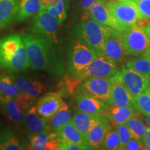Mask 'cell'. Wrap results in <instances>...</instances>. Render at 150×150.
<instances>
[{"label": "cell", "mask_w": 150, "mask_h": 150, "mask_svg": "<svg viewBox=\"0 0 150 150\" xmlns=\"http://www.w3.org/2000/svg\"><path fill=\"white\" fill-rule=\"evenodd\" d=\"M30 67L50 73L61 74L65 72V63L59 45L38 33H22Z\"/></svg>", "instance_id": "6da1fadb"}, {"label": "cell", "mask_w": 150, "mask_h": 150, "mask_svg": "<svg viewBox=\"0 0 150 150\" xmlns=\"http://www.w3.org/2000/svg\"><path fill=\"white\" fill-rule=\"evenodd\" d=\"M30 67L25 45L21 35L9 34L0 39V68L18 73Z\"/></svg>", "instance_id": "7a4b0ae2"}, {"label": "cell", "mask_w": 150, "mask_h": 150, "mask_svg": "<svg viewBox=\"0 0 150 150\" xmlns=\"http://www.w3.org/2000/svg\"><path fill=\"white\" fill-rule=\"evenodd\" d=\"M114 29L88 18L73 25L70 33L76 40L95 52L97 56H105L104 44L107 35Z\"/></svg>", "instance_id": "3957f363"}, {"label": "cell", "mask_w": 150, "mask_h": 150, "mask_svg": "<svg viewBox=\"0 0 150 150\" xmlns=\"http://www.w3.org/2000/svg\"><path fill=\"white\" fill-rule=\"evenodd\" d=\"M97 56L91 49L80 41H73L67 51V67L69 77L76 79L80 73Z\"/></svg>", "instance_id": "277c9868"}, {"label": "cell", "mask_w": 150, "mask_h": 150, "mask_svg": "<svg viewBox=\"0 0 150 150\" xmlns=\"http://www.w3.org/2000/svg\"><path fill=\"white\" fill-rule=\"evenodd\" d=\"M35 99L24 93L18 97L0 95V106L11 121L24 126V116Z\"/></svg>", "instance_id": "5b68a950"}, {"label": "cell", "mask_w": 150, "mask_h": 150, "mask_svg": "<svg viewBox=\"0 0 150 150\" xmlns=\"http://www.w3.org/2000/svg\"><path fill=\"white\" fill-rule=\"evenodd\" d=\"M122 33L123 45L127 55L139 56L150 51V39L145 30L134 25Z\"/></svg>", "instance_id": "8992f818"}, {"label": "cell", "mask_w": 150, "mask_h": 150, "mask_svg": "<svg viewBox=\"0 0 150 150\" xmlns=\"http://www.w3.org/2000/svg\"><path fill=\"white\" fill-rule=\"evenodd\" d=\"M111 12L124 31L138 25L141 19L138 4L134 0L108 1Z\"/></svg>", "instance_id": "52a82bcc"}, {"label": "cell", "mask_w": 150, "mask_h": 150, "mask_svg": "<svg viewBox=\"0 0 150 150\" xmlns=\"http://www.w3.org/2000/svg\"><path fill=\"white\" fill-rule=\"evenodd\" d=\"M120 72L118 64L108 56H97L76 79L79 83L90 76L111 78Z\"/></svg>", "instance_id": "ba28073f"}, {"label": "cell", "mask_w": 150, "mask_h": 150, "mask_svg": "<svg viewBox=\"0 0 150 150\" xmlns=\"http://www.w3.org/2000/svg\"><path fill=\"white\" fill-rule=\"evenodd\" d=\"M59 25V22L54 16L45 9H41L33 17L31 29L33 33L45 35L54 43L59 45L60 42L58 35Z\"/></svg>", "instance_id": "9c48e42d"}, {"label": "cell", "mask_w": 150, "mask_h": 150, "mask_svg": "<svg viewBox=\"0 0 150 150\" xmlns=\"http://www.w3.org/2000/svg\"><path fill=\"white\" fill-rule=\"evenodd\" d=\"M79 88L92 96L110 104L111 100V82L110 78L90 76L82 81Z\"/></svg>", "instance_id": "30bf717a"}, {"label": "cell", "mask_w": 150, "mask_h": 150, "mask_svg": "<svg viewBox=\"0 0 150 150\" xmlns=\"http://www.w3.org/2000/svg\"><path fill=\"white\" fill-rule=\"evenodd\" d=\"M120 72L124 85L134 99L147 90L149 86L147 76L125 67H122Z\"/></svg>", "instance_id": "8fae6325"}, {"label": "cell", "mask_w": 150, "mask_h": 150, "mask_svg": "<svg viewBox=\"0 0 150 150\" xmlns=\"http://www.w3.org/2000/svg\"><path fill=\"white\" fill-rule=\"evenodd\" d=\"M107 0H99L90 9L89 18L123 32L124 29L112 15Z\"/></svg>", "instance_id": "7c38bea8"}, {"label": "cell", "mask_w": 150, "mask_h": 150, "mask_svg": "<svg viewBox=\"0 0 150 150\" xmlns=\"http://www.w3.org/2000/svg\"><path fill=\"white\" fill-rule=\"evenodd\" d=\"M75 101L79 110L92 115H102L110 106L106 102L81 89L76 94Z\"/></svg>", "instance_id": "4fadbf2b"}, {"label": "cell", "mask_w": 150, "mask_h": 150, "mask_svg": "<svg viewBox=\"0 0 150 150\" xmlns=\"http://www.w3.org/2000/svg\"><path fill=\"white\" fill-rule=\"evenodd\" d=\"M110 82L111 100L110 105L120 107H134V98L124 85L120 71L110 78Z\"/></svg>", "instance_id": "5bb4252c"}, {"label": "cell", "mask_w": 150, "mask_h": 150, "mask_svg": "<svg viewBox=\"0 0 150 150\" xmlns=\"http://www.w3.org/2000/svg\"><path fill=\"white\" fill-rule=\"evenodd\" d=\"M104 55L109 56L117 64L122 63L127 56L123 45L122 33L113 29L106 36L104 44Z\"/></svg>", "instance_id": "9a60e30c"}, {"label": "cell", "mask_w": 150, "mask_h": 150, "mask_svg": "<svg viewBox=\"0 0 150 150\" xmlns=\"http://www.w3.org/2000/svg\"><path fill=\"white\" fill-rule=\"evenodd\" d=\"M12 76L22 93L34 99L48 90V86L44 82L33 76L20 74H13Z\"/></svg>", "instance_id": "2e32d148"}, {"label": "cell", "mask_w": 150, "mask_h": 150, "mask_svg": "<svg viewBox=\"0 0 150 150\" xmlns=\"http://www.w3.org/2000/svg\"><path fill=\"white\" fill-rule=\"evenodd\" d=\"M110 123L104 115H97L86 136V144L91 145L96 149H101L105 135Z\"/></svg>", "instance_id": "e0dca14e"}, {"label": "cell", "mask_w": 150, "mask_h": 150, "mask_svg": "<svg viewBox=\"0 0 150 150\" xmlns=\"http://www.w3.org/2000/svg\"><path fill=\"white\" fill-rule=\"evenodd\" d=\"M63 102L61 94L54 92L47 93L38 101L37 110L41 116L49 120L59 110Z\"/></svg>", "instance_id": "ac0fdd59"}, {"label": "cell", "mask_w": 150, "mask_h": 150, "mask_svg": "<svg viewBox=\"0 0 150 150\" xmlns=\"http://www.w3.org/2000/svg\"><path fill=\"white\" fill-rule=\"evenodd\" d=\"M24 126L31 135L51 131L47 119L38 113L35 106H31L24 116Z\"/></svg>", "instance_id": "d6986e66"}, {"label": "cell", "mask_w": 150, "mask_h": 150, "mask_svg": "<svg viewBox=\"0 0 150 150\" xmlns=\"http://www.w3.org/2000/svg\"><path fill=\"white\" fill-rule=\"evenodd\" d=\"M29 147L33 150H59V136L52 130L33 134Z\"/></svg>", "instance_id": "ffe728a7"}, {"label": "cell", "mask_w": 150, "mask_h": 150, "mask_svg": "<svg viewBox=\"0 0 150 150\" xmlns=\"http://www.w3.org/2000/svg\"><path fill=\"white\" fill-rule=\"evenodd\" d=\"M138 113L134 107H120L115 105H110L104 115L108 119L112 126L121 124H127L131 118Z\"/></svg>", "instance_id": "44dd1931"}, {"label": "cell", "mask_w": 150, "mask_h": 150, "mask_svg": "<svg viewBox=\"0 0 150 150\" xmlns=\"http://www.w3.org/2000/svg\"><path fill=\"white\" fill-rule=\"evenodd\" d=\"M20 0H0V29L8 27L16 18Z\"/></svg>", "instance_id": "7402d4cb"}, {"label": "cell", "mask_w": 150, "mask_h": 150, "mask_svg": "<svg viewBox=\"0 0 150 150\" xmlns=\"http://www.w3.org/2000/svg\"><path fill=\"white\" fill-rule=\"evenodd\" d=\"M54 131L60 138L66 140V141L74 142V143L77 144L79 145L82 146V147L86 144L83 135L75 127V125L72 122V121L69 122L59 128L56 129Z\"/></svg>", "instance_id": "603a6c76"}, {"label": "cell", "mask_w": 150, "mask_h": 150, "mask_svg": "<svg viewBox=\"0 0 150 150\" xmlns=\"http://www.w3.org/2000/svg\"><path fill=\"white\" fill-rule=\"evenodd\" d=\"M42 9L40 0H20L15 20L22 22L35 16Z\"/></svg>", "instance_id": "cb8c5ba5"}, {"label": "cell", "mask_w": 150, "mask_h": 150, "mask_svg": "<svg viewBox=\"0 0 150 150\" xmlns=\"http://www.w3.org/2000/svg\"><path fill=\"white\" fill-rule=\"evenodd\" d=\"M142 116L143 115L141 114L137 113L127 122V125L130 130L131 137L145 146V136L147 127Z\"/></svg>", "instance_id": "d4e9b609"}, {"label": "cell", "mask_w": 150, "mask_h": 150, "mask_svg": "<svg viewBox=\"0 0 150 150\" xmlns=\"http://www.w3.org/2000/svg\"><path fill=\"white\" fill-rule=\"evenodd\" d=\"M72 120V105L70 102H65L63 100V104L59 110L51 118L48 120L50 127L52 131H55L65 125Z\"/></svg>", "instance_id": "484cf974"}, {"label": "cell", "mask_w": 150, "mask_h": 150, "mask_svg": "<svg viewBox=\"0 0 150 150\" xmlns=\"http://www.w3.org/2000/svg\"><path fill=\"white\" fill-rule=\"evenodd\" d=\"M97 117V115H92L77 110V111L75 112L74 116L72 117L71 121L83 135L86 142L88 133Z\"/></svg>", "instance_id": "4316f807"}, {"label": "cell", "mask_w": 150, "mask_h": 150, "mask_svg": "<svg viewBox=\"0 0 150 150\" xmlns=\"http://www.w3.org/2000/svg\"><path fill=\"white\" fill-rule=\"evenodd\" d=\"M124 67L136 70L149 77L150 75V51L136 58H131L127 60Z\"/></svg>", "instance_id": "83f0119b"}, {"label": "cell", "mask_w": 150, "mask_h": 150, "mask_svg": "<svg viewBox=\"0 0 150 150\" xmlns=\"http://www.w3.org/2000/svg\"><path fill=\"white\" fill-rule=\"evenodd\" d=\"M24 147L23 142L10 129L0 131V150H20Z\"/></svg>", "instance_id": "f1b7e54d"}, {"label": "cell", "mask_w": 150, "mask_h": 150, "mask_svg": "<svg viewBox=\"0 0 150 150\" xmlns=\"http://www.w3.org/2000/svg\"><path fill=\"white\" fill-rule=\"evenodd\" d=\"M22 92L15 81L12 75L4 74L0 76V95L18 97Z\"/></svg>", "instance_id": "f546056e"}, {"label": "cell", "mask_w": 150, "mask_h": 150, "mask_svg": "<svg viewBox=\"0 0 150 150\" xmlns=\"http://www.w3.org/2000/svg\"><path fill=\"white\" fill-rule=\"evenodd\" d=\"M101 149H121L120 139V137L118 136L117 131L115 130V129L113 128L112 125H110L109 127V128L107 130V132L105 135Z\"/></svg>", "instance_id": "4dcf8cb0"}, {"label": "cell", "mask_w": 150, "mask_h": 150, "mask_svg": "<svg viewBox=\"0 0 150 150\" xmlns=\"http://www.w3.org/2000/svg\"><path fill=\"white\" fill-rule=\"evenodd\" d=\"M134 106L138 113L147 116L150 113V93L146 90L134 99Z\"/></svg>", "instance_id": "1f68e13d"}, {"label": "cell", "mask_w": 150, "mask_h": 150, "mask_svg": "<svg viewBox=\"0 0 150 150\" xmlns=\"http://www.w3.org/2000/svg\"><path fill=\"white\" fill-rule=\"evenodd\" d=\"M69 1L67 0H59L54 6L45 9L54 16L59 24H61L67 18V11L68 10Z\"/></svg>", "instance_id": "d6a6232c"}, {"label": "cell", "mask_w": 150, "mask_h": 150, "mask_svg": "<svg viewBox=\"0 0 150 150\" xmlns=\"http://www.w3.org/2000/svg\"><path fill=\"white\" fill-rule=\"evenodd\" d=\"M99 0H79L76 6L75 16L80 21H83L89 18V12L91 7Z\"/></svg>", "instance_id": "836d02e7"}, {"label": "cell", "mask_w": 150, "mask_h": 150, "mask_svg": "<svg viewBox=\"0 0 150 150\" xmlns=\"http://www.w3.org/2000/svg\"><path fill=\"white\" fill-rule=\"evenodd\" d=\"M112 127L117 131L120 139L121 149H125V146L132 138L129 127L127 126V124H121V125H117Z\"/></svg>", "instance_id": "e575fe53"}, {"label": "cell", "mask_w": 150, "mask_h": 150, "mask_svg": "<svg viewBox=\"0 0 150 150\" xmlns=\"http://www.w3.org/2000/svg\"><path fill=\"white\" fill-rule=\"evenodd\" d=\"M138 4L140 17L150 20V0H134Z\"/></svg>", "instance_id": "d590c367"}, {"label": "cell", "mask_w": 150, "mask_h": 150, "mask_svg": "<svg viewBox=\"0 0 150 150\" xmlns=\"http://www.w3.org/2000/svg\"><path fill=\"white\" fill-rule=\"evenodd\" d=\"M59 149L60 150H81L83 147L74 142L66 141L59 137Z\"/></svg>", "instance_id": "8d00e7d4"}, {"label": "cell", "mask_w": 150, "mask_h": 150, "mask_svg": "<svg viewBox=\"0 0 150 150\" xmlns=\"http://www.w3.org/2000/svg\"><path fill=\"white\" fill-rule=\"evenodd\" d=\"M145 146L142 145V143L134 138H131V140L128 142L127 145L125 146V149L127 150H140L144 149Z\"/></svg>", "instance_id": "74e56055"}, {"label": "cell", "mask_w": 150, "mask_h": 150, "mask_svg": "<svg viewBox=\"0 0 150 150\" xmlns=\"http://www.w3.org/2000/svg\"><path fill=\"white\" fill-rule=\"evenodd\" d=\"M59 0H40L42 9H47L50 7L54 6L59 2Z\"/></svg>", "instance_id": "f35d334b"}, {"label": "cell", "mask_w": 150, "mask_h": 150, "mask_svg": "<svg viewBox=\"0 0 150 150\" xmlns=\"http://www.w3.org/2000/svg\"><path fill=\"white\" fill-rule=\"evenodd\" d=\"M144 149H150V128H147L145 136V146Z\"/></svg>", "instance_id": "ab89813d"}, {"label": "cell", "mask_w": 150, "mask_h": 150, "mask_svg": "<svg viewBox=\"0 0 150 150\" xmlns=\"http://www.w3.org/2000/svg\"><path fill=\"white\" fill-rule=\"evenodd\" d=\"M145 30L146 33H147L148 37H149L150 39V21L149 22V24H148V25L147 26V27L145 28Z\"/></svg>", "instance_id": "60d3db41"}, {"label": "cell", "mask_w": 150, "mask_h": 150, "mask_svg": "<svg viewBox=\"0 0 150 150\" xmlns=\"http://www.w3.org/2000/svg\"><path fill=\"white\" fill-rule=\"evenodd\" d=\"M146 122H147V125L149 126V127L150 128V113L149 115H147V118H146Z\"/></svg>", "instance_id": "b9f144b4"}, {"label": "cell", "mask_w": 150, "mask_h": 150, "mask_svg": "<svg viewBox=\"0 0 150 150\" xmlns=\"http://www.w3.org/2000/svg\"><path fill=\"white\" fill-rule=\"evenodd\" d=\"M148 81H149V86H148L147 90H148V91L150 93V75H149V77H148Z\"/></svg>", "instance_id": "7bdbcfd3"}, {"label": "cell", "mask_w": 150, "mask_h": 150, "mask_svg": "<svg viewBox=\"0 0 150 150\" xmlns=\"http://www.w3.org/2000/svg\"><path fill=\"white\" fill-rule=\"evenodd\" d=\"M67 1H68L69 2H70V1H74L75 0H67Z\"/></svg>", "instance_id": "ee69618b"}, {"label": "cell", "mask_w": 150, "mask_h": 150, "mask_svg": "<svg viewBox=\"0 0 150 150\" xmlns=\"http://www.w3.org/2000/svg\"><path fill=\"white\" fill-rule=\"evenodd\" d=\"M118 1H125V0H118Z\"/></svg>", "instance_id": "f6af8a7d"}, {"label": "cell", "mask_w": 150, "mask_h": 150, "mask_svg": "<svg viewBox=\"0 0 150 150\" xmlns=\"http://www.w3.org/2000/svg\"><path fill=\"white\" fill-rule=\"evenodd\" d=\"M114 1H118V0H114Z\"/></svg>", "instance_id": "bcb514c9"}]
</instances>
